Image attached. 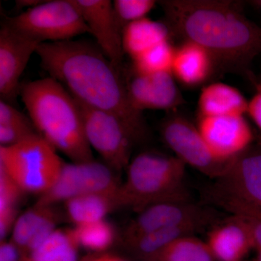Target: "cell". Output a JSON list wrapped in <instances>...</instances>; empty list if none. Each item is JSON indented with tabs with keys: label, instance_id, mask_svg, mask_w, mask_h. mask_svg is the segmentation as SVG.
I'll return each instance as SVG.
<instances>
[{
	"label": "cell",
	"instance_id": "cell-1",
	"mask_svg": "<svg viewBox=\"0 0 261 261\" xmlns=\"http://www.w3.org/2000/svg\"><path fill=\"white\" fill-rule=\"evenodd\" d=\"M36 53L49 76L79 102L118 117L136 141L145 136L143 115L130 105L120 68L97 44L84 40L45 42L39 44Z\"/></svg>",
	"mask_w": 261,
	"mask_h": 261
},
{
	"label": "cell",
	"instance_id": "cell-2",
	"mask_svg": "<svg viewBox=\"0 0 261 261\" xmlns=\"http://www.w3.org/2000/svg\"><path fill=\"white\" fill-rule=\"evenodd\" d=\"M160 5L171 32L207 49L219 69L247 73L261 54V27L245 16L241 3L167 0Z\"/></svg>",
	"mask_w": 261,
	"mask_h": 261
},
{
	"label": "cell",
	"instance_id": "cell-3",
	"mask_svg": "<svg viewBox=\"0 0 261 261\" xmlns=\"http://www.w3.org/2000/svg\"><path fill=\"white\" fill-rule=\"evenodd\" d=\"M20 94L33 124L43 138L73 163L93 161L76 99L51 77L21 86Z\"/></svg>",
	"mask_w": 261,
	"mask_h": 261
},
{
	"label": "cell",
	"instance_id": "cell-4",
	"mask_svg": "<svg viewBox=\"0 0 261 261\" xmlns=\"http://www.w3.org/2000/svg\"><path fill=\"white\" fill-rule=\"evenodd\" d=\"M187 165L176 156L143 152L132 160L121 184L118 207L142 211L168 201H190L184 184Z\"/></svg>",
	"mask_w": 261,
	"mask_h": 261
},
{
	"label": "cell",
	"instance_id": "cell-5",
	"mask_svg": "<svg viewBox=\"0 0 261 261\" xmlns=\"http://www.w3.org/2000/svg\"><path fill=\"white\" fill-rule=\"evenodd\" d=\"M65 163L39 135L11 146L0 147V168L23 192L46 193L56 184Z\"/></svg>",
	"mask_w": 261,
	"mask_h": 261
},
{
	"label": "cell",
	"instance_id": "cell-6",
	"mask_svg": "<svg viewBox=\"0 0 261 261\" xmlns=\"http://www.w3.org/2000/svg\"><path fill=\"white\" fill-rule=\"evenodd\" d=\"M5 22L41 44L73 40L89 33L74 0L44 1Z\"/></svg>",
	"mask_w": 261,
	"mask_h": 261
},
{
	"label": "cell",
	"instance_id": "cell-7",
	"mask_svg": "<svg viewBox=\"0 0 261 261\" xmlns=\"http://www.w3.org/2000/svg\"><path fill=\"white\" fill-rule=\"evenodd\" d=\"M84 133L91 148L97 151L115 172L126 169L135 139L118 117L79 102Z\"/></svg>",
	"mask_w": 261,
	"mask_h": 261
},
{
	"label": "cell",
	"instance_id": "cell-8",
	"mask_svg": "<svg viewBox=\"0 0 261 261\" xmlns=\"http://www.w3.org/2000/svg\"><path fill=\"white\" fill-rule=\"evenodd\" d=\"M114 172L106 163L96 162L94 160L84 163H65L56 184L49 191L39 196L36 204L55 205L92 194L109 196L118 201L121 184L117 181Z\"/></svg>",
	"mask_w": 261,
	"mask_h": 261
},
{
	"label": "cell",
	"instance_id": "cell-9",
	"mask_svg": "<svg viewBox=\"0 0 261 261\" xmlns=\"http://www.w3.org/2000/svg\"><path fill=\"white\" fill-rule=\"evenodd\" d=\"M209 197L216 204L236 202L261 209V142L233 160Z\"/></svg>",
	"mask_w": 261,
	"mask_h": 261
},
{
	"label": "cell",
	"instance_id": "cell-10",
	"mask_svg": "<svg viewBox=\"0 0 261 261\" xmlns=\"http://www.w3.org/2000/svg\"><path fill=\"white\" fill-rule=\"evenodd\" d=\"M161 132L176 157L211 177H221L233 161L224 162L216 159L197 126L181 115L168 116L163 121Z\"/></svg>",
	"mask_w": 261,
	"mask_h": 261
},
{
	"label": "cell",
	"instance_id": "cell-11",
	"mask_svg": "<svg viewBox=\"0 0 261 261\" xmlns=\"http://www.w3.org/2000/svg\"><path fill=\"white\" fill-rule=\"evenodd\" d=\"M196 126L213 155L224 162L252 145L253 134L245 116H197Z\"/></svg>",
	"mask_w": 261,
	"mask_h": 261
},
{
	"label": "cell",
	"instance_id": "cell-12",
	"mask_svg": "<svg viewBox=\"0 0 261 261\" xmlns=\"http://www.w3.org/2000/svg\"><path fill=\"white\" fill-rule=\"evenodd\" d=\"M41 43L4 22L0 30V95L8 102L20 94V79Z\"/></svg>",
	"mask_w": 261,
	"mask_h": 261
},
{
	"label": "cell",
	"instance_id": "cell-13",
	"mask_svg": "<svg viewBox=\"0 0 261 261\" xmlns=\"http://www.w3.org/2000/svg\"><path fill=\"white\" fill-rule=\"evenodd\" d=\"M89 34L95 44L113 64L121 68L125 53L123 48V29L110 0H74Z\"/></svg>",
	"mask_w": 261,
	"mask_h": 261
},
{
	"label": "cell",
	"instance_id": "cell-14",
	"mask_svg": "<svg viewBox=\"0 0 261 261\" xmlns=\"http://www.w3.org/2000/svg\"><path fill=\"white\" fill-rule=\"evenodd\" d=\"M126 87L130 105L138 112L173 111L185 102L171 72L151 75L133 72L126 81Z\"/></svg>",
	"mask_w": 261,
	"mask_h": 261
},
{
	"label": "cell",
	"instance_id": "cell-15",
	"mask_svg": "<svg viewBox=\"0 0 261 261\" xmlns=\"http://www.w3.org/2000/svg\"><path fill=\"white\" fill-rule=\"evenodd\" d=\"M204 213L190 201H168L146 207L125 230L127 245L144 235L190 223H202Z\"/></svg>",
	"mask_w": 261,
	"mask_h": 261
},
{
	"label": "cell",
	"instance_id": "cell-16",
	"mask_svg": "<svg viewBox=\"0 0 261 261\" xmlns=\"http://www.w3.org/2000/svg\"><path fill=\"white\" fill-rule=\"evenodd\" d=\"M219 69L212 55L199 44L183 40L176 47L171 73L181 85L203 87Z\"/></svg>",
	"mask_w": 261,
	"mask_h": 261
},
{
	"label": "cell",
	"instance_id": "cell-17",
	"mask_svg": "<svg viewBox=\"0 0 261 261\" xmlns=\"http://www.w3.org/2000/svg\"><path fill=\"white\" fill-rule=\"evenodd\" d=\"M215 260L244 261L253 248L250 233L243 221L234 216L211 231L207 242Z\"/></svg>",
	"mask_w": 261,
	"mask_h": 261
},
{
	"label": "cell",
	"instance_id": "cell-18",
	"mask_svg": "<svg viewBox=\"0 0 261 261\" xmlns=\"http://www.w3.org/2000/svg\"><path fill=\"white\" fill-rule=\"evenodd\" d=\"M248 100L239 89L222 82L206 84L197 101V116H246Z\"/></svg>",
	"mask_w": 261,
	"mask_h": 261
},
{
	"label": "cell",
	"instance_id": "cell-19",
	"mask_svg": "<svg viewBox=\"0 0 261 261\" xmlns=\"http://www.w3.org/2000/svg\"><path fill=\"white\" fill-rule=\"evenodd\" d=\"M171 33L167 23L149 18L141 19L123 29V51L135 59L155 46L171 41Z\"/></svg>",
	"mask_w": 261,
	"mask_h": 261
},
{
	"label": "cell",
	"instance_id": "cell-20",
	"mask_svg": "<svg viewBox=\"0 0 261 261\" xmlns=\"http://www.w3.org/2000/svg\"><path fill=\"white\" fill-rule=\"evenodd\" d=\"M65 204L67 214L75 226L105 220L113 208L118 207L116 199L97 194L74 197Z\"/></svg>",
	"mask_w": 261,
	"mask_h": 261
},
{
	"label": "cell",
	"instance_id": "cell-21",
	"mask_svg": "<svg viewBox=\"0 0 261 261\" xmlns=\"http://www.w3.org/2000/svg\"><path fill=\"white\" fill-rule=\"evenodd\" d=\"M79 247L73 229H57L20 261H78Z\"/></svg>",
	"mask_w": 261,
	"mask_h": 261
},
{
	"label": "cell",
	"instance_id": "cell-22",
	"mask_svg": "<svg viewBox=\"0 0 261 261\" xmlns=\"http://www.w3.org/2000/svg\"><path fill=\"white\" fill-rule=\"evenodd\" d=\"M202 223H190L180 226L163 228L144 235L128 244L134 251L144 258L153 261L155 257L173 240L181 237L192 235L202 226Z\"/></svg>",
	"mask_w": 261,
	"mask_h": 261
},
{
	"label": "cell",
	"instance_id": "cell-23",
	"mask_svg": "<svg viewBox=\"0 0 261 261\" xmlns=\"http://www.w3.org/2000/svg\"><path fill=\"white\" fill-rule=\"evenodd\" d=\"M56 213L54 205L35 204L34 207L20 215L17 219L12 231L10 241L18 247L22 257L33 236L43 224Z\"/></svg>",
	"mask_w": 261,
	"mask_h": 261
},
{
	"label": "cell",
	"instance_id": "cell-24",
	"mask_svg": "<svg viewBox=\"0 0 261 261\" xmlns=\"http://www.w3.org/2000/svg\"><path fill=\"white\" fill-rule=\"evenodd\" d=\"M207 243L192 235L181 237L160 252L153 261H215Z\"/></svg>",
	"mask_w": 261,
	"mask_h": 261
},
{
	"label": "cell",
	"instance_id": "cell-25",
	"mask_svg": "<svg viewBox=\"0 0 261 261\" xmlns=\"http://www.w3.org/2000/svg\"><path fill=\"white\" fill-rule=\"evenodd\" d=\"M21 189L3 168H0V239L5 240L13 231L17 219V207L21 197Z\"/></svg>",
	"mask_w": 261,
	"mask_h": 261
},
{
	"label": "cell",
	"instance_id": "cell-26",
	"mask_svg": "<svg viewBox=\"0 0 261 261\" xmlns=\"http://www.w3.org/2000/svg\"><path fill=\"white\" fill-rule=\"evenodd\" d=\"M176 47L171 41L163 42L132 60L133 72L151 75L171 72Z\"/></svg>",
	"mask_w": 261,
	"mask_h": 261
},
{
	"label": "cell",
	"instance_id": "cell-27",
	"mask_svg": "<svg viewBox=\"0 0 261 261\" xmlns=\"http://www.w3.org/2000/svg\"><path fill=\"white\" fill-rule=\"evenodd\" d=\"M73 233L78 245L92 250L101 252L107 250L115 239L113 226L105 220L75 226Z\"/></svg>",
	"mask_w": 261,
	"mask_h": 261
},
{
	"label": "cell",
	"instance_id": "cell-28",
	"mask_svg": "<svg viewBox=\"0 0 261 261\" xmlns=\"http://www.w3.org/2000/svg\"><path fill=\"white\" fill-rule=\"evenodd\" d=\"M113 8L121 28L128 24L147 18V15L155 7L153 0H115Z\"/></svg>",
	"mask_w": 261,
	"mask_h": 261
},
{
	"label": "cell",
	"instance_id": "cell-29",
	"mask_svg": "<svg viewBox=\"0 0 261 261\" xmlns=\"http://www.w3.org/2000/svg\"><path fill=\"white\" fill-rule=\"evenodd\" d=\"M39 133L30 118L12 124L0 125V147H11Z\"/></svg>",
	"mask_w": 261,
	"mask_h": 261
},
{
	"label": "cell",
	"instance_id": "cell-30",
	"mask_svg": "<svg viewBox=\"0 0 261 261\" xmlns=\"http://www.w3.org/2000/svg\"><path fill=\"white\" fill-rule=\"evenodd\" d=\"M256 92L247 102L246 116L261 130V85L254 80Z\"/></svg>",
	"mask_w": 261,
	"mask_h": 261
},
{
	"label": "cell",
	"instance_id": "cell-31",
	"mask_svg": "<svg viewBox=\"0 0 261 261\" xmlns=\"http://www.w3.org/2000/svg\"><path fill=\"white\" fill-rule=\"evenodd\" d=\"M28 119L25 115L12 106L9 102H0V125H8L18 123Z\"/></svg>",
	"mask_w": 261,
	"mask_h": 261
},
{
	"label": "cell",
	"instance_id": "cell-32",
	"mask_svg": "<svg viewBox=\"0 0 261 261\" xmlns=\"http://www.w3.org/2000/svg\"><path fill=\"white\" fill-rule=\"evenodd\" d=\"M241 219L251 238L252 246L256 250H261V220L250 216L234 215Z\"/></svg>",
	"mask_w": 261,
	"mask_h": 261
},
{
	"label": "cell",
	"instance_id": "cell-33",
	"mask_svg": "<svg viewBox=\"0 0 261 261\" xmlns=\"http://www.w3.org/2000/svg\"><path fill=\"white\" fill-rule=\"evenodd\" d=\"M216 205L224 207L233 215H242V216H250V217L261 220V209L231 202H219Z\"/></svg>",
	"mask_w": 261,
	"mask_h": 261
},
{
	"label": "cell",
	"instance_id": "cell-34",
	"mask_svg": "<svg viewBox=\"0 0 261 261\" xmlns=\"http://www.w3.org/2000/svg\"><path fill=\"white\" fill-rule=\"evenodd\" d=\"M21 253L11 241L5 240L0 243V261H20Z\"/></svg>",
	"mask_w": 261,
	"mask_h": 261
},
{
	"label": "cell",
	"instance_id": "cell-35",
	"mask_svg": "<svg viewBox=\"0 0 261 261\" xmlns=\"http://www.w3.org/2000/svg\"><path fill=\"white\" fill-rule=\"evenodd\" d=\"M90 261H126L121 257L113 255H105L102 256L91 257Z\"/></svg>",
	"mask_w": 261,
	"mask_h": 261
},
{
	"label": "cell",
	"instance_id": "cell-36",
	"mask_svg": "<svg viewBox=\"0 0 261 261\" xmlns=\"http://www.w3.org/2000/svg\"><path fill=\"white\" fill-rule=\"evenodd\" d=\"M256 256L251 259V260L246 261H261V250H256Z\"/></svg>",
	"mask_w": 261,
	"mask_h": 261
},
{
	"label": "cell",
	"instance_id": "cell-37",
	"mask_svg": "<svg viewBox=\"0 0 261 261\" xmlns=\"http://www.w3.org/2000/svg\"><path fill=\"white\" fill-rule=\"evenodd\" d=\"M254 5H256L257 8L261 10V0H256V1L252 2Z\"/></svg>",
	"mask_w": 261,
	"mask_h": 261
},
{
	"label": "cell",
	"instance_id": "cell-38",
	"mask_svg": "<svg viewBox=\"0 0 261 261\" xmlns=\"http://www.w3.org/2000/svg\"><path fill=\"white\" fill-rule=\"evenodd\" d=\"M257 83L260 84L261 85V80L259 81V82H257Z\"/></svg>",
	"mask_w": 261,
	"mask_h": 261
},
{
	"label": "cell",
	"instance_id": "cell-39",
	"mask_svg": "<svg viewBox=\"0 0 261 261\" xmlns=\"http://www.w3.org/2000/svg\"><path fill=\"white\" fill-rule=\"evenodd\" d=\"M90 259H91V258L87 259V260H84V261H90Z\"/></svg>",
	"mask_w": 261,
	"mask_h": 261
}]
</instances>
